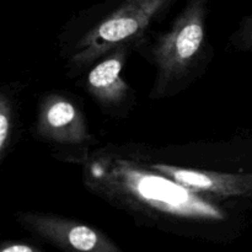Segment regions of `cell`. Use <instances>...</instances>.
Masks as SVG:
<instances>
[{"label": "cell", "instance_id": "cell-1", "mask_svg": "<svg viewBox=\"0 0 252 252\" xmlns=\"http://www.w3.org/2000/svg\"><path fill=\"white\" fill-rule=\"evenodd\" d=\"M85 186L96 196L154 221L226 224L231 216L214 199L181 186L149 165L98 153L83 161Z\"/></svg>", "mask_w": 252, "mask_h": 252}, {"label": "cell", "instance_id": "cell-2", "mask_svg": "<svg viewBox=\"0 0 252 252\" xmlns=\"http://www.w3.org/2000/svg\"><path fill=\"white\" fill-rule=\"evenodd\" d=\"M207 33V0H189L166 32L153 46L157 74L150 93L159 98L172 85L186 78L204 48Z\"/></svg>", "mask_w": 252, "mask_h": 252}, {"label": "cell", "instance_id": "cell-3", "mask_svg": "<svg viewBox=\"0 0 252 252\" xmlns=\"http://www.w3.org/2000/svg\"><path fill=\"white\" fill-rule=\"evenodd\" d=\"M172 0H125L76 43L70 58L75 69L93 64L112 49L139 38Z\"/></svg>", "mask_w": 252, "mask_h": 252}, {"label": "cell", "instance_id": "cell-4", "mask_svg": "<svg viewBox=\"0 0 252 252\" xmlns=\"http://www.w3.org/2000/svg\"><path fill=\"white\" fill-rule=\"evenodd\" d=\"M17 220L26 230L62 252H125L100 229L52 213L25 212Z\"/></svg>", "mask_w": 252, "mask_h": 252}, {"label": "cell", "instance_id": "cell-5", "mask_svg": "<svg viewBox=\"0 0 252 252\" xmlns=\"http://www.w3.org/2000/svg\"><path fill=\"white\" fill-rule=\"evenodd\" d=\"M149 166L207 198H240L252 202V172L212 171L160 162Z\"/></svg>", "mask_w": 252, "mask_h": 252}, {"label": "cell", "instance_id": "cell-6", "mask_svg": "<svg viewBox=\"0 0 252 252\" xmlns=\"http://www.w3.org/2000/svg\"><path fill=\"white\" fill-rule=\"evenodd\" d=\"M36 130L43 139L62 145H84L93 139L80 107L63 94H49L42 100Z\"/></svg>", "mask_w": 252, "mask_h": 252}, {"label": "cell", "instance_id": "cell-7", "mask_svg": "<svg viewBox=\"0 0 252 252\" xmlns=\"http://www.w3.org/2000/svg\"><path fill=\"white\" fill-rule=\"evenodd\" d=\"M128 47L129 44H123L112 49L98 59L86 75V91L102 107H117L129 96V85L122 76Z\"/></svg>", "mask_w": 252, "mask_h": 252}, {"label": "cell", "instance_id": "cell-8", "mask_svg": "<svg viewBox=\"0 0 252 252\" xmlns=\"http://www.w3.org/2000/svg\"><path fill=\"white\" fill-rule=\"evenodd\" d=\"M12 128V108L6 95L0 93V158L9 143Z\"/></svg>", "mask_w": 252, "mask_h": 252}, {"label": "cell", "instance_id": "cell-9", "mask_svg": "<svg viewBox=\"0 0 252 252\" xmlns=\"http://www.w3.org/2000/svg\"><path fill=\"white\" fill-rule=\"evenodd\" d=\"M230 42L239 51H252V15L241 20L236 31L231 34Z\"/></svg>", "mask_w": 252, "mask_h": 252}, {"label": "cell", "instance_id": "cell-10", "mask_svg": "<svg viewBox=\"0 0 252 252\" xmlns=\"http://www.w3.org/2000/svg\"><path fill=\"white\" fill-rule=\"evenodd\" d=\"M0 252H46L27 243H5L0 245Z\"/></svg>", "mask_w": 252, "mask_h": 252}]
</instances>
